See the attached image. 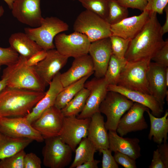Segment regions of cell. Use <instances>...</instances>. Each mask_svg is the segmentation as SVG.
I'll return each instance as SVG.
<instances>
[{
  "label": "cell",
  "instance_id": "cell-1",
  "mask_svg": "<svg viewBox=\"0 0 168 168\" xmlns=\"http://www.w3.org/2000/svg\"><path fill=\"white\" fill-rule=\"evenodd\" d=\"M161 25L157 13L151 12L150 17L140 32L129 44L124 56L128 62L151 59L164 44Z\"/></svg>",
  "mask_w": 168,
  "mask_h": 168
},
{
  "label": "cell",
  "instance_id": "cell-2",
  "mask_svg": "<svg viewBox=\"0 0 168 168\" xmlns=\"http://www.w3.org/2000/svg\"><path fill=\"white\" fill-rule=\"evenodd\" d=\"M45 93L7 86L0 93V118L26 116Z\"/></svg>",
  "mask_w": 168,
  "mask_h": 168
},
{
  "label": "cell",
  "instance_id": "cell-3",
  "mask_svg": "<svg viewBox=\"0 0 168 168\" xmlns=\"http://www.w3.org/2000/svg\"><path fill=\"white\" fill-rule=\"evenodd\" d=\"M26 60L19 55L16 63L3 69L1 78L6 80L8 87L44 91L45 86L33 67L26 65Z\"/></svg>",
  "mask_w": 168,
  "mask_h": 168
},
{
  "label": "cell",
  "instance_id": "cell-4",
  "mask_svg": "<svg viewBox=\"0 0 168 168\" xmlns=\"http://www.w3.org/2000/svg\"><path fill=\"white\" fill-rule=\"evenodd\" d=\"M68 29L66 22L57 17L50 16L43 18L40 26L26 27L24 31L43 49L47 51L55 49L54 40L55 36Z\"/></svg>",
  "mask_w": 168,
  "mask_h": 168
},
{
  "label": "cell",
  "instance_id": "cell-5",
  "mask_svg": "<svg viewBox=\"0 0 168 168\" xmlns=\"http://www.w3.org/2000/svg\"><path fill=\"white\" fill-rule=\"evenodd\" d=\"M73 29L75 32L85 35L91 43L112 35L110 25L99 16L87 10L78 16Z\"/></svg>",
  "mask_w": 168,
  "mask_h": 168
},
{
  "label": "cell",
  "instance_id": "cell-6",
  "mask_svg": "<svg viewBox=\"0 0 168 168\" xmlns=\"http://www.w3.org/2000/svg\"><path fill=\"white\" fill-rule=\"evenodd\" d=\"M151 59L128 62L122 71L117 85L151 94L147 73Z\"/></svg>",
  "mask_w": 168,
  "mask_h": 168
},
{
  "label": "cell",
  "instance_id": "cell-7",
  "mask_svg": "<svg viewBox=\"0 0 168 168\" xmlns=\"http://www.w3.org/2000/svg\"><path fill=\"white\" fill-rule=\"evenodd\" d=\"M134 102L117 92L108 91L101 103L99 111L106 116L105 126L107 130L116 131L119 120Z\"/></svg>",
  "mask_w": 168,
  "mask_h": 168
},
{
  "label": "cell",
  "instance_id": "cell-8",
  "mask_svg": "<svg viewBox=\"0 0 168 168\" xmlns=\"http://www.w3.org/2000/svg\"><path fill=\"white\" fill-rule=\"evenodd\" d=\"M44 140L42 151L43 165L49 168H63L68 165L73 152L71 148L59 136Z\"/></svg>",
  "mask_w": 168,
  "mask_h": 168
},
{
  "label": "cell",
  "instance_id": "cell-9",
  "mask_svg": "<svg viewBox=\"0 0 168 168\" xmlns=\"http://www.w3.org/2000/svg\"><path fill=\"white\" fill-rule=\"evenodd\" d=\"M56 50L69 58H76L88 54L91 42L84 34L76 32L69 35L60 33L54 38Z\"/></svg>",
  "mask_w": 168,
  "mask_h": 168
},
{
  "label": "cell",
  "instance_id": "cell-10",
  "mask_svg": "<svg viewBox=\"0 0 168 168\" xmlns=\"http://www.w3.org/2000/svg\"><path fill=\"white\" fill-rule=\"evenodd\" d=\"M64 117L61 110L54 105L45 110L31 124L44 140L60 136Z\"/></svg>",
  "mask_w": 168,
  "mask_h": 168
},
{
  "label": "cell",
  "instance_id": "cell-11",
  "mask_svg": "<svg viewBox=\"0 0 168 168\" xmlns=\"http://www.w3.org/2000/svg\"><path fill=\"white\" fill-rule=\"evenodd\" d=\"M0 132L13 137L29 138L38 142L44 140L26 116L0 118Z\"/></svg>",
  "mask_w": 168,
  "mask_h": 168
},
{
  "label": "cell",
  "instance_id": "cell-12",
  "mask_svg": "<svg viewBox=\"0 0 168 168\" xmlns=\"http://www.w3.org/2000/svg\"><path fill=\"white\" fill-rule=\"evenodd\" d=\"M90 120V118L79 119L75 116L64 117L59 136L73 152L82 139L87 137Z\"/></svg>",
  "mask_w": 168,
  "mask_h": 168
},
{
  "label": "cell",
  "instance_id": "cell-13",
  "mask_svg": "<svg viewBox=\"0 0 168 168\" xmlns=\"http://www.w3.org/2000/svg\"><path fill=\"white\" fill-rule=\"evenodd\" d=\"M108 84L104 77H95L86 81L84 87L89 91L85 106L77 117L79 119L90 118L95 113L99 112L100 105L108 92Z\"/></svg>",
  "mask_w": 168,
  "mask_h": 168
},
{
  "label": "cell",
  "instance_id": "cell-14",
  "mask_svg": "<svg viewBox=\"0 0 168 168\" xmlns=\"http://www.w3.org/2000/svg\"><path fill=\"white\" fill-rule=\"evenodd\" d=\"M41 0H15L12 8L13 16L20 22L30 27L40 26L43 18Z\"/></svg>",
  "mask_w": 168,
  "mask_h": 168
},
{
  "label": "cell",
  "instance_id": "cell-15",
  "mask_svg": "<svg viewBox=\"0 0 168 168\" xmlns=\"http://www.w3.org/2000/svg\"><path fill=\"white\" fill-rule=\"evenodd\" d=\"M68 58L54 49L47 51L45 57L33 67L45 87L49 85L55 75L66 65Z\"/></svg>",
  "mask_w": 168,
  "mask_h": 168
},
{
  "label": "cell",
  "instance_id": "cell-16",
  "mask_svg": "<svg viewBox=\"0 0 168 168\" xmlns=\"http://www.w3.org/2000/svg\"><path fill=\"white\" fill-rule=\"evenodd\" d=\"M148 109L142 105L134 102L119 120L116 131L117 133L123 137L129 133L147 128L148 125L144 114Z\"/></svg>",
  "mask_w": 168,
  "mask_h": 168
},
{
  "label": "cell",
  "instance_id": "cell-17",
  "mask_svg": "<svg viewBox=\"0 0 168 168\" xmlns=\"http://www.w3.org/2000/svg\"><path fill=\"white\" fill-rule=\"evenodd\" d=\"M88 54L93 61L95 77H103L112 54L110 37L91 43Z\"/></svg>",
  "mask_w": 168,
  "mask_h": 168
},
{
  "label": "cell",
  "instance_id": "cell-18",
  "mask_svg": "<svg viewBox=\"0 0 168 168\" xmlns=\"http://www.w3.org/2000/svg\"><path fill=\"white\" fill-rule=\"evenodd\" d=\"M155 62L150 63L147 73V78L151 94L163 107L165 99L168 95L165 79L166 68Z\"/></svg>",
  "mask_w": 168,
  "mask_h": 168
},
{
  "label": "cell",
  "instance_id": "cell-19",
  "mask_svg": "<svg viewBox=\"0 0 168 168\" xmlns=\"http://www.w3.org/2000/svg\"><path fill=\"white\" fill-rule=\"evenodd\" d=\"M151 12L144 10L139 15L126 17L117 23L110 25L112 35L131 40L142 29Z\"/></svg>",
  "mask_w": 168,
  "mask_h": 168
},
{
  "label": "cell",
  "instance_id": "cell-20",
  "mask_svg": "<svg viewBox=\"0 0 168 168\" xmlns=\"http://www.w3.org/2000/svg\"><path fill=\"white\" fill-rule=\"evenodd\" d=\"M94 73L93 61L91 57L88 54L75 58L68 70L60 73V79L64 87Z\"/></svg>",
  "mask_w": 168,
  "mask_h": 168
},
{
  "label": "cell",
  "instance_id": "cell-21",
  "mask_svg": "<svg viewBox=\"0 0 168 168\" xmlns=\"http://www.w3.org/2000/svg\"><path fill=\"white\" fill-rule=\"evenodd\" d=\"M107 90L119 93L134 102L145 106L151 110V113L155 117H160L163 112V107L151 95L129 89L117 85H108Z\"/></svg>",
  "mask_w": 168,
  "mask_h": 168
},
{
  "label": "cell",
  "instance_id": "cell-22",
  "mask_svg": "<svg viewBox=\"0 0 168 168\" xmlns=\"http://www.w3.org/2000/svg\"><path fill=\"white\" fill-rule=\"evenodd\" d=\"M60 73L59 72L55 75L50 83L49 89L44 96L26 116L31 124L38 119L45 110L54 105L58 95L63 88L60 80Z\"/></svg>",
  "mask_w": 168,
  "mask_h": 168
},
{
  "label": "cell",
  "instance_id": "cell-23",
  "mask_svg": "<svg viewBox=\"0 0 168 168\" xmlns=\"http://www.w3.org/2000/svg\"><path fill=\"white\" fill-rule=\"evenodd\" d=\"M109 149L112 152H119L136 160L141 156L140 140L137 138H124L116 131L108 133Z\"/></svg>",
  "mask_w": 168,
  "mask_h": 168
},
{
  "label": "cell",
  "instance_id": "cell-24",
  "mask_svg": "<svg viewBox=\"0 0 168 168\" xmlns=\"http://www.w3.org/2000/svg\"><path fill=\"white\" fill-rule=\"evenodd\" d=\"M90 119L87 138L93 143L97 151L109 148L108 134L105 126L103 116L99 111L94 114Z\"/></svg>",
  "mask_w": 168,
  "mask_h": 168
},
{
  "label": "cell",
  "instance_id": "cell-25",
  "mask_svg": "<svg viewBox=\"0 0 168 168\" xmlns=\"http://www.w3.org/2000/svg\"><path fill=\"white\" fill-rule=\"evenodd\" d=\"M8 41L10 47L26 59L43 49L25 33L19 32L12 34Z\"/></svg>",
  "mask_w": 168,
  "mask_h": 168
},
{
  "label": "cell",
  "instance_id": "cell-26",
  "mask_svg": "<svg viewBox=\"0 0 168 168\" xmlns=\"http://www.w3.org/2000/svg\"><path fill=\"white\" fill-rule=\"evenodd\" d=\"M33 141L13 137L0 132V160L23 150Z\"/></svg>",
  "mask_w": 168,
  "mask_h": 168
},
{
  "label": "cell",
  "instance_id": "cell-27",
  "mask_svg": "<svg viewBox=\"0 0 168 168\" xmlns=\"http://www.w3.org/2000/svg\"><path fill=\"white\" fill-rule=\"evenodd\" d=\"M148 109L146 111L150 122V129L148 136L149 139L152 138L154 142L158 144L167 142L168 133V112L166 110L161 117L155 116Z\"/></svg>",
  "mask_w": 168,
  "mask_h": 168
},
{
  "label": "cell",
  "instance_id": "cell-28",
  "mask_svg": "<svg viewBox=\"0 0 168 168\" xmlns=\"http://www.w3.org/2000/svg\"><path fill=\"white\" fill-rule=\"evenodd\" d=\"M74 151L75 156L70 168H76L87 161L94 159L97 149L87 137L82 139Z\"/></svg>",
  "mask_w": 168,
  "mask_h": 168
},
{
  "label": "cell",
  "instance_id": "cell-29",
  "mask_svg": "<svg viewBox=\"0 0 168 168\" xmlns=\"http://www.w3.org/2000/svg\"><path fill=\"white\" fill-rule=\"evenodd\" d=\"M92 75L86 76L64 87L56 98L54 105L61 110L84 87L85 83Z\"/></svg>",
  "mask_w": 168,
  "mask_h": 168
},
{
  "label": "cell",
  "instance_id": "cell-30",
  "mask_svg": "<svg viewBox=\"0 0 168 168\" xmlns=\"http://www.w3.org/2000/svg\"><path fill=\"white\" fill-rule=\"evenodd\" d=\"M89 93V91L84 87L62 109L64 117L77 116L83 110Z\"/></svg>",
  "mask_w": 168,
  "mask_h": 168
},
{
  "label": "cell",
  "instance_id": "cell-31",
  "mask_svg": "<svg viewBox=\"0 0 168 168\" xmlns=\"http://www.w3.org/2000/svg\"><path fill=\"white\" fill-rule=\"evenodd\" d=\"M127 62L125 58L111 55L104 77L108 85H117L120 74Z\"/></svg>",
  "mask_w": 168,
  "mask_h": 168
},
{
  "label": "cell",
  "instance_id": "cell-32",
  "mask_svg": "<svg viewBox=\"0 0 168 168\" xmlns=\"http://www.w3.org/2000/svg\"><path fill=\"white\" fill-rule=\"evenodd\" d=\"M77 0L86 10L95 13L106 21L108 14L110 0Z\"/></svg>",
  "mask_w": 168,
  "mask_h": 168
},
{
  "label": "cell",
  "instance_id": "cell-33",
  "mask_svg": "<svg viewBox=\"0 0 168 168\" xmlns=\"http://www.w3.org/2000/svg\"><path fill=\"white\" fill-rule=\"evenodd\" d=\"M128 8L120 5L117 0H110L107 21L112 25L117 23L127 17Z\"/></svg>",
  "mask_w": 168,
  "mask_h": 168
},
{
  "label": "cell",
  "instance_id": "cell-34",
  "mask_svg": "<svg viewBox=\"0 0 168 168\" xmlns=\"http://www.w3.org/2000/svg\"><path fill=\"white\" fill-rule=\"evenodd\" d=\"M112 54L119 58H124L131 40L111 35L110 37Z\"/></svg>",
  "mask_w": 168,
  "mask_h": 168
},
{
  "label": "cell",
  "instance_id": "cell-35",
  "mask_svg": "<svg viewBox=\"0 0 168 168\" xmlns=\"http://www.w3.org/2000/svg\"><path fill=\"white\" fill-rule=\"evenodd\" d=\"M24 150L9 157L0 160V168H24Z\"/></svg>",
  "mask_w": 168,
  "mask_h": 168
},
{
  "label": "cell",
  "instance_id": "cell-36",
  "mask_svg": "<svg viewBox=\"0 0 168 168\" xmlns=\"http://www.w3.org/2000/svg\"><path fill=\"white\" fill-rule=\"evenodd\" d=\"M19 57V54L11 47L6 48L0 47V71L1 66H7L15 63Z\"/></svg>",
  "mask_w": 168,
  "mask_h": 168
},
{
  "label": "cell",
  "instance_id": "cell-37",
  "mask_svg": "<svg viewBox=\"0 0 168 168\" xmlns=\"http://www.w3.org/2000/svg\"><path fill=\"white\" fill-rule=\"evenodd\" d=\"M151 60L165 67H168V40L158 50Z\"/></svg>",
  "mask_w": 168,
  "mask_h": 168
},
{
  "label": "cell",
  "instance_id": "cell-38",
  "mask_svg": "<svg viewBox=\"0 0 168 168\" xmlns=\"http://www.w3.org/2000/svg\"><path fill=\"white\" fill-rule=\"evenodd\" d=\"M102 154V168H118V164L112 155V152L110 149H102L99 151Z\"/></svg>",
  "mask_w": 168,
  "mask_h": 168
},
{
  "label": "cell",
  "instance_id": "cell-39",
  "mask_svg": "<svg viewBox=\"0 0 168 168\" xmlns=\"http://www.w3.org/2000/svg\"><path fill=\"white\" fill-rule=\"evenodd\" d=\"M114 157L116 162L125 168L137 167L135 160L119 152H114Z\"/></svg>",
  "mask_w": 168,
  "mask_h": 168
},
{
  "label": "cell",
  "instance_id": "cell-40",
  "mask_svg": "<svg viewBox=\"0 0 168 168\" xmlns=\"http://www.w3.org/2000/svg\"><path fill=\"white\" fill-rule=\"evenodd\" d=\"M147 4L145 10L150 12L162 14L165 7L168 5V0H147Z\"/></svg>",
  "mask_w": 168,
  "mask_h": 168
},
{
  "label": "cell",
  "instance_id": "cell-41",
  "mask_svg": "<svg viewBox=\"0 0 168 168\" xmlns=\"http://www.w3.org/2000/svg\"><path fill=\"white\" fill-rule=\"evenodd\" d=\"M41 163L40 159L33 153L26 154L24 156V168H41Z\"/></svg>",
  "mask_w": 168,
  "mask_h": 168
},
{
  "label": "cell",
  "instance_id": "cell-42",
  "mask_svg": "<svg viewBox=\"0 0 168 168\" xmlns=\"http://www.w3.org/2000/svg\"><path fill=\"white\" fill-rule=\"evenodd\" d=\"M121 5L127 8L136 9L142 12L147 5V0H117Z\"/></svg>",
  "mask_w": 168,
  "mask_h": 168
},
{
  "label": "cell",
  "instance_id": "cell-43",
  "mask_svg": "<svg viewBox=\"0 0 168 168\" xmlns=\"http://www.w3.org/2000/svg\"><path fill=\"white\" fill-rule=\"evenodd\" d=\"M47 51L42 49L32 55L26 60V65L30 67L36 65L46 56Z\"/></svg>",
  "mask_w": 168,
  "mask_h": 168
},
{
  "label": "cell",
  "instance_id": "cell-44",
  "mask_svg": "<svg viewBox=\"0 0 168 168\" xmlns=\"http://www.w3.org/2000/svg\"><path fill=\"white\" fill-rule=\"evenodd\" d=\"M149 167V168H166L157 149L154 151L152 159Z\"/></svg>",
  "mask_w": 168,
  "mask_h": 168
},
{
  "label": "cell",
  "instance_id": "cell-45",
  "mask_svg": "<svg viewBox=\"0 0 168 168\" xmlns=\"http://www.w3.org/2000/svg\"><path fill=\"white\" fill-rule=\"evenodd\" d=\"M158 150L166 168H168V144L167 142L158 144Z\"/></svg>",
  "mask_w": 168,
  "mask_h": 168
},
{
  "label": "cell",
  "instance_id": "cell-46",
  "mask_svg": "<svg viewBox=\"0 0 168 168\" xmlns=\"http://www.w3.org/2000/svg\"><path fill=\"white\" fill-rule=\"evenodd\" d=\"M100 162V161L94 159L86 162L76 168H98V165Z\"/></svg>",
  "mask_w": 168,
  "mask_h": 168
},
{
  "label": "cell",
  "instance_id": "cell-47",
  "mask_svg": "<svg viewBox=\"0 0 168 168\" xmlns=\"http://www.w3.org/2000/svg\"><path fill=\"white\" fill-rule=\"evenodd\" d=\"M166 15V21L165 23L162 26H161V30L163 35L168 32V5L165 7L164 9Z\"/></svg>",
  "mask_w": 168,
  "mask_h": 168
},
{
  "label": "cell",
  "instance_id": "cell-48",
  "mask_svg": "<svg viewBox=\"0 0 168 168\" xmlns=\"http://www.w3.org/2000/svg\"><path fill=\"white\" fill-rule=\"evenodd\" d=\"M7 86L6 80L4 78H2L0 80V93Z\"/></svg>",
  "mask_w": 168,
  "mask_h": 168
},
{
  "label": "cell",
  "instance_id": "cell-49",
  "mask_svg": "<svg viewBox=\"0 0 168 168\" xmlns=\"http://www.w3.org/2000/svg\"><path fill=\"white\" fill-rule=\"evenodd\" d=\"M7 4L9 8L11 9L13 3L15 0H3Z\"/></svg>",
  "mask_w": 168,
  "mask_h": 168
},
{
  "label": "cell",
  "instance_id": "cell-50",
  "mask_svg": "<svg viewBox=\"0 0 168 168\" xmlns=\"http://www.w3.org/2000/svg\"><path fill=\"white\" fill-rule=\"evenodd\" d=\"M4 9L2 6H0V17L2 16L4 13Z\"/></svg>",
  "mask_w": 168,
  "mask_h": 168
},
{
  "label": "cell",
  "instance_id": "cell-51",
  "mask_svg": "<svg viewBox=\"0 0 168 168\" xmlns=\"http://www.w3.org/2000/svg\"><path fill=\"white\" fill-rule=\"evenodd\" d=\"M72 0V1H75V0Z\"/></svg>",
  "mask_w": 168,
  "mask_h": 168
}]
</instances>
